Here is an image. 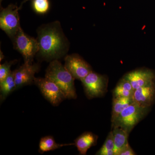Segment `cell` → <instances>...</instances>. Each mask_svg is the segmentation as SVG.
I'll return each instance as SVG.
<instances>
[{
	"label": "cell",
	"instance_id": "3957f363",
	"mask_svg": "<svg viewBox=\"0 0 155 155\" xmlns=\"http://www.w3.org/2000/svg\"><path fill=\"white\" fill-rule=\"evenodd\" d=\"M149 109L150 107H142L133 102L112 122V127H120L130 133L146 116Z\"/></svg>",
	"mask_w": 155,
	"mask_h": 155
},
{
	"label": "cell",
	"instance_id": "ffe728a7",
	"mask_svg": "<svg viewBox=\"0 0 155 155\" xmlns=\"http://www.w3.org/2000/svg\"><path fill=\"white\" fill-rule=\"evenodd\" d=\"M15 61L6 62L0 65V82L3 81L8 77L12 71L11 68L12 65L15 63Z\"/></svg>",
	"mask_w": 155,
	"mask_h": 155
},
{
	"label": "cell",
	"instance_id": "7402d4cb",
	"mask_svg": "<svg viewBox=\"0 0 155 155\" xmlns=\"http://www.w3.org/2000/svg\"><path fill=\"white\" fill-rule=\"evenodd\" d=\"M1 58H0V61H2L3 60V58H4V56L3 55L2 52V51H1Z\"/></svg>",
	"mask_w": 155,
	"mask_h": 155
},
{
	"label": "cell",
	"instance_id": "8fae6325",
	"mask_svg": "<svg viewBox=\"0 0 155 155\" xmlns=\"http://www.w3.org/2000/svg\"><path fill=\"white\" fill-rule=\"evenodd\" d=\"M155 98V82L135 89L132 96L134 103L146 107H150Z\"/></svg>",
	"mask_w": 155,
	"mask_h": 155
},
{
	"label": "cell",
	"instance_id": "52a82bcc",
	"mask_svg": "<svg viewBox=\"0 0 155 155\" xmlns=\"http://www.w3.org/2000/svg\"><path fill=\"white\" fill-rule=\"evenodd\" d=\"M34 84L39 89L45 98L53 106H58L63 101L67 99L58 85L46 78H35Z\"/></svg>",
	"mask_w": 155,
	"mask_h": 155
},
{
	"label": "cell",
	"instance_id": "5bb4252c",
	"mask_svg": "<svg viewBox=\"0 0 155 155\" xmlns=\"http://www.w3.org/2000/svg\"><path fill=\"white\" fill-rule=\"evenodd\" d=\"M134 91L130 82L123 77L119 81L113 91V97L132 98Z\"/></svg>",
	"mask_w": 155,
	"mask_h": 155
},
{
	"label": "cell",
	"instance_id": "44dd1931",
	"mask_svg": "<svg viewBox=\"0 0 155 155\" xmlns=\"http://www.w3.org/2000/svg\"><path fill=\"white\" fill-rule=\"evenodd\" d=\"M136 154L135 153L134 151L131 148L130 145L128 143L120 151L118 155H134Z\"/></svg>",
	"mask_w": 155,
	"mask_h": 155
},
{
	"label": "cell",
	"instance_id": "277c9868",
	"mask_svg": "<svg viewBox=\"0 0 155 155\" xmlns=\"http://www.w3.org/2000/svg\"><path fill=\"white\" fill-rule=\"evenodd\" d=\"M13 40L14 47L22 54L24 63L33 64L34 58L39 51L37 40L25 34L21 27Z\"/></svg>",
	"mask_w": 155,
	"mask_h": 155
},
{
	"label": "cell",
	"instance_id": "2e32d148",
	"mask_svg": "<svg viewBox=\"0 0 155 155\" xmlns=\"http://www.w3.org/2000/svg\"><path fill=\"white\" fill-rule=\"evenodd\" d=\"M70 145H74V143L59 144L56 142L52 136H46L41 139L39 143L38 151L40 153H44L63 147Z\"/></svg>",
	"mask_w": 155,
	"mask_h": 155
},
{
	"label": "cell",
	"instance_id": "7c38bea8",
	"mask_svg": "<svg viewBox=\"0 0 155 155\" xmlns=\"http://www.w3.org/2000/svg\"><path fill=\"white\" fill-rule=\"evenodd\" d=\"M98 136L91 132H85L75 140L74 145L81 155L86 154L91 147L96 145Z\"/></svg>",
	"mask_w": 155,
	"mask_h": 155
},
{
	"label": "cell",
	"instance_id": "5b68a950",
	"mask_svg": "<svg viewBox=\"0 0 155 155\" xmlns=\"http://www.w3.org/2000/svg\"><path fill=\"white\" fill-rule=\"evenodd\" d=\"M81 81L84 92L88 99L103 97L107 91L108 78L92 71Z\"/></svg>",
	"mask_w": 155,
	"mask_h": 155
},
{
	"label": "cell",
	"instance_id": "30bf717a",
	"mask_svg": "<svg viewBox=\"0 0 155 155\" xmlns=\"http://www.w3.org/2000/svg\"><path fill=\"white\" fill-rule=\"evenodd\" d=\"M123 77L130 82L134 90L155 82L154 73L150 69H136L125 74Z\"/></svg>",
	"mask_w": 155,
	"mask_h": 155
},
{
	"label": "cell",
	"instance_id": "9a60e30c",
	"mask_svg": "<svg viewBox=\"0 0 155 155\" xmlns=\"http://www.w3.org/2000/svg\"><path fill=\"white\" fill-rule=\"evenodd\" d=\"M17 89L14 72L12 71L10 75L3 81L0 82V100L4 101L10 94Z\"/></svg>",
	"mask_w": 155,
	"mask_h": 155
},
{
	"label": "cell",
	"instance_id": "4fadbf2b",
	"mask_svg": "<svg viewBox=\"0 0 155 155\" xmlns=\"http://www.w3.org/2000/svg\"><path fill=\"white\" fill-rule=\"evenodd\" d=\"M112 127L114 138V155H118L120 151L128 144V137L130 133L120 127Z\"/></svg>",
	"mask_w": 155,
	"mask_h": 155
},
{
	"label": "cell",
	"instance_id": "9c48e42d",
	"mask_svg": "<svg viewBox=\"0 0 155 155\" xmlns=\"http://www.w3.org/2000/svg\"><path fill=\"white\" fill-rule=\"evenodd\" d=\"M38 64L24 63L18 69L14 70V77L17 89L34 83L35 75L39 70Z\"/></svg>",
	"mask_w": 155,
	"mask_h": 155
},
{
	"label": "cell",
	"instance_id": "8992f818",
	"mask_svg": "<svg viewBox=\"0 0 155 155\" xmlns=\"http://www.w3.org/2000/svg\"><path fill=\"white\" fill-rule=\"evenodd\" d=\"M18 8L14 5H10L3 8L0 14V28L7 35L13 39L20 28Z\"/></svg>",
	"mask_w": 155,
	"mask_h": 155
},
{
	"label": "cell",
	"instance_id": "ba28073f",
	"mask_svg": "<svg viewBox=\"0 0 155 155\" xmlns=\"http://www.w3.org/2000/svg\"><path fill=\"white\" fill-rule=\"evenodd\" d=\"M64 66L75 79L80 81L92 71L90 65L77 54L66 56Z\"/></svg>",
	"mask_w": 155,
	"mask_h": 155
},
{
	"label": "cell",
	"instance_id": "d6986e66",
	"mask_svg": "<svg viewBox=\"0 0 155 155\" xmlns=\"http://www.w3.org/2000/svg\"><path fill=\"white\" fill-rule=\"evenodd\" d=\"M32 5L34 11L39 14L47 13L49 8L48 0H33Z\"/></svg>",
	"mask_w": 155,
	"mask_h": 155
},
{
	"label": "cell",
	"instance_id": "e0dca14e",
	"mask_svg": "<svg viewBox=\"0 0 155 155\" xmlns=\"http://www.w3.org/2000/svg\"><path fill=\"white\" fill-rule=\"evenodd\" d=\"M133 102L131 97H113L111 122Z\"/></svg>",
	"mask_w": 155,
	"mask_h": 155
},
{
	"label": "cell",
	"instance_id": "7a4b0ae2",
	"mask_svg": "<svg viewBox=\"0 0 155 155\" xmlns=\"http://www.w3.org/2000/svg\"><path fill=\"white\" fill-rule=\"evenodd\" d=\"M45 77L57 84L67 99H75L77 98L75 78L58 60L51 61L47 69Z\"/></svg>",
	"mask_w": 155,
	"mask_h": 155
},
{
	"label": "cell",
	"instance_id": "6da1fadb",
	"mask_svg": "<svg viewBox=\"0 0 155 155\" xmlns=\"http://www.w3.org/2000/svg\"><path fill=\"white\" fill-rule=\"evenodd\" d=\"M39 51L43 60L52 61L65 55L69 48L68 40L58 21L44 25L38 30Z\"/></svg>",
	"mask_w": 155,
	"mask_h": 155
},
{
	"label": "cell",
	"instance_id": "ac0fdd59",
	"mask_svg": "<svg viewBox=\"0 0 155 155\" xmlns=\"http://www.w3.org/2000/svg\"><path fill=\"white\" fill-rule=\"evenodd\" d=\"M114 135L112 130L109 133L104 144L96 155H114Z\"/></svg>",
	"mask_w": 155,
	"mask_h": 155
}]
</instances>
